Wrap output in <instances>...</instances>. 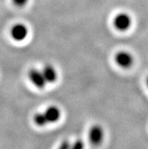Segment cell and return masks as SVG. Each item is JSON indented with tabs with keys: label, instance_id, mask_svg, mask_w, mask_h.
<instances>
[{
	"label": "cell",
	"instance_id": "6da1fadb",
	"mask_svg": "<svg viewBox=\"0 0 148 149\" xmlns=\"http://www.w3.org/2000/svg\"><path fill=\"white\" fill-rule=\"evenodd\" d=\"M113 25L118 30L126 31L129 29L131 25V17L126 13L119 14L115 17Z\"/></svg>",
	"mask_w": 148,
	"mask_h": 149
},
{
	"label": "cell",
	"instance_id": "7a4b0ae2",
	"mask_svg": "<svg viewBox=\"0 0 148 149\" xmlns=\"http://www.w3.org/2000/svg\"><path fill=\"white\" fill-rule=\"evenodd\" d=\"M10 33L14 40L21 42L24 40L28 35V29L23 24H17L11 27Z\"/></svg>",
	"mask_w": 148,
	"mask_h": 149
},
{
	"label": "cell",
	"instance_id": "3957f363",
	"mask_svg": "<svg viewBox=\"0 0 148 149\" xmlns=\"http://www.w3.org/2000/svg\"><path fill=\"white\" fill-rule=\"evenodd\" d=\"M28 77L30 82L35 86L37 87L38 89H43L45 87V85L47 84L43 74L42 73V70L32 69L29 71Z\"/></svg>",
	"mask_w": 148,
	"mask_h": 149
},
{
	"label": "cell",
	"instance_id": "277c9868",
	"mask_svg": "<svg viewBox=\"0 0 148 149\" xmlns=\"http://www.w3.org/2000/svg\"><path fill=\"white\" fill-rule=\"evenodd\" d=\"M115 61L119 66L122 68H129L133 64L134 58L129 52L121 51L115 56Z\"/></svg>",
	"mask_w": 148,
	"mask_h": 149
},
{
	"label": "cell",
	"instance_id": "5b68a950",
	"mask_svg": "<svg viewBox=\"0 0 148 149\" xmlns=\"http://www.w3.org/2000/svg\"><path fill=\"white\" fill-rule=\"evenodd\" d=\"M104 130L99 125L93 126L88 132V139L91 143L94 146H99L104 139Z\"/></svg>",
	"mask_w": 148,
	"mask_h": 149
},
{
	"label": "cell",
	"instance_id": "8992f818",
	"mask_svg": "<svg viewBox=\"0 0 148 149\" xmlns=\"http://www.w3.org/2000/svg\"><path fill=\"white\" fill-rule=\"evenodd\" d=\"M48 123H56L60 117V111L56 106H50L44 112Z\"/></svg>",
	"mask_w": 148,
	"mask_h": 149
},
{
	"label": "cell",
	"instance_id": "52a82bcc",
	"mask_svg": "<svg viewBox=\"0 0 148 149\" xmlns=\"http://www.w3.org/2000/svg\"><path fill=\"white\" fill-rule=\"evenodd\" d=\"M42 73L43 74L46 83H52L56 81L58 79V73H57L56 69L53 66L48 64L43 68L42 70Z\"/></svg>",
	"mask_w": 148,
	"mask_h": 149
},
{
	"label": "cell",
	"instance_id": "ba28073f",
	"mask_svg": "<svg viewBox=\"0 0 148 149\" xmlns=\"http://www.w3.org/2000/svg\"><path fill=\"white\" fill-rule=\"evenodd\" d=\"M33 120L34 123H36L37 126H39V127H43V126H45L47 123H49L44 113H38L35 114Z\"/></svg>",
	"mask_w": 148,
	"mask_h": 149
},
{
	"label": "cell",
	"instance_id": "9c48e42d",
	"mask_svg": "<svg viewBox=\"0 0 148 149\" xmlns=\"http://www.w3.org/2000/svg\"><path fill=\"white\" fill-rule=\"evenodd\" d=\"M69 149H84V143L81 139H78L71 145Z\"/></svg>",
	"mask_w": 148,
	"mask_h": 149
},
{
	"label": "cell",
	"instance_id": "30bf717a",
	"mask_svg": "<svg viewBox=\"0 0 148 149\" xmlns=\"http://www.w3.org/2000/svg\"><path fill=\"white\" fill-rule=\"evenodd\" d=\"M12 2L17 7H24L28 2V0H12Z\"/></svg>",
	"mask_w": 148,
	"mask_h": 149
},
{
	"label": "cell",
	"instance_id": "8fae6325",
	"mask_svg": "<svg viewBox=\"0 0 148 149\" xmlns=\"http://www.w3.org/2000/svg\"><path fill=\"white\" fill-rule=\"evenodd\" d=\"M70 146H71V144L69 143V141L64 140V141L61 142V144L58 147V149H69L70 148Z\"/></svg>",
	"mask_w": 148,
	"mask_h": 149
},
{
	"label": "cell",
	"instance_id": "7c38bea8",
	"mask_svg": "<svg viewBox=\"0 0 148 149\" xmlns=\"http://www.w3.org/2000/svg\"><path fill=\"white\" fill-rule=\"evenodd\" d=\"M147 87H148V78L147 79Z\"/></svg>",
	"mask_w": 148,
	"mask_h": 149
}]
</instances>
